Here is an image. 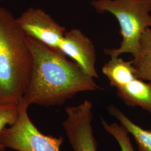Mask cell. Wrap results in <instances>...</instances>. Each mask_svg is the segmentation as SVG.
<instances>
[{"instance_id": "cell-8", "label": "cell", "mask_w": 151, "mask_h": 151, "mask_svg": "<svg viewBox=\"0 0 151 151\" xmlns=\"http://www.w3.org/2000/svg\"><path fill=\"white\" fill-rule=\"evenodd\" d=\"M116 95L127 105L140 107L151 113V83L135 77L116 88Z\"/></svg>"}, {"instance_id": "cell-4", "label": "cell", "mask_w": 151, "mask_h": 151, "mask_svg": "<svg viewBox=\"0 0 151 151\" xmlns=\"http://www.w3.org/2000/svg\"><path fill=\"white\" fill-rule=\"evenodd\" d=\"M18 105L17 119L14 124L2 131L0 143L5 148L17 151H60L63 137L43 134L29 118V106L22 101Z\"/></svg>"}, {"instance_id": "cell-5", "label": "cell", "mask_w": 151, "mask_h": 151, "mask_svg": "<svg viewBox=\"0 0 151 151\" xmlns=\"http://www.w3.org/2000/svg\"><path fill=\"white\" fill-rule=\"evenodd\" d=\"M92 108L91 101L85 100L78 105L65 109L66 117L62 126L73 151H97L92 125Z\"/></svg>"}, {"instance_id": "cell-9", "label": "cell", "mask_w": 151, "mask_h": 151, "mask_svg": "<svg viewBox=\"0 0 151 151\" xmlns=\"http://www.w3.org/2000/svg\"><path fill=\"white\" fill-rule=\"evenodd\" d=\"M108 113L114 117L128 133L133 137L138 151H151V131L142 128L130 119L119 108L113 104L107 106Z\"/></svg>"}, {"instance_id": "cell-3", "label": "cell", "mask_w": 151, "mask_h": 151, "mask_svg": "<svg viewBox=\"0 0 151 151\" xmlns=\"http://www.w3.org/2000/svg\"><path fill=\"white\" fill-rule=\"evenodd\" d=\"M91 4L98 13H110L119 22L120 46L105 49L104 52L111 58L125 53L134 57L139 52L143 33L151 28V0H93Z\"/></svg>"}, {"instance_id": "cell-12", "label": "cell", "mask_w": 151, "mask_h": 151, "mask_svg": "<svg viewBox=\"0 0 151 151\" xmlns=\"http://www.w3.org/2000/svg\"><path fill=\"white\" fill-rule=\"evenodd\" d=\"M101 125L104 129L111 135L119 145L121 151H135L131 142L128 132L124 127L116 123H108L102 118Z\"/></svg>"}, {"instance_id": "cell-6", "label": "cell", "mask_w": 151, "mask_h": 151, "mask_svg": "<svg viewBox=\"0 0 151 151\" xmlns=\"http://www.w3.org/2000/svg\"><path fill=\"white\" fill-rule=\"evenodd\" d=\"M16 22L27 37L60 50V45L66 32L65 28L45 11L30 7L16 18Z\"/></svg>"}, {"instance_id": "cell-13", "label": "cell", "mask_w": 151, "mask_h": 151, "mask_svg": "<svg viewBox=\"0 0 151 151\" xmlns=\"http://www.w3.org/2000/svg\"><path fill=\"white\" fill-rule=\"evenodd\" d=\"M19 114L18 104L10 101H0V134L7 125H12L16 122ZM6 148L0 143V151Z\"/></svg>"}, {"instance_id": "cell-11", "label": "cell", "mask_w": 151, "mask_h": 151, "mask_svg": "<svg viewBox=\"0 0 151 151\" xmlns=\"http://www.w3.org/2000/svg\"><path fill=\"white\" fill-rule=\"evenodd\" d=\"M132 60L136 77L151 83V28L143 33L139 52Z\"/></svg>"}, {"instance_id": "cell-2", "label": "cell", "mask_w": 151, "mask_h": 151, "mask_svg": "<svg viewBox=\"0 0 151 151\" xmlns=\"http://www.w3.org/2000/svg\"><path fill=\"white\" fill-rule=\"evenodd\" d=\"M32 65L27 37L11 12L0 6V101H22Z\"/></svg>"}, {"instance_id": "cell-7", "label": "cell", "mask_w": 151, "mask_h": 151, "mask_svg": "<svg viewBox=\"0 0 151 151\" xmlns=\"http://www.w3.org/2000/svg\"><path fill=\"white\" fill-rule=\"evenodd\" d=\"M59 50L75 62L86 75L93 78L99 77L95 46L91 39L80 29H72L65 32Z\"/></svg>"}, {"instance_id": "cell-10", "label": "cell", "mask_w": 151, "mask_h": 151, "mask_svg": "<svg viewBox=\"0 0 151 151\" xmlns=\"http://www.w3.org/2000/svg\"><path fill=\"white\" fill-rule=\"evenodd\" d=\"M102 72L115 88L137 77L132 60L126 61L119 57L111 58L103 65Z\"/></svg>"}, {"instance_id": "cell-1", "label": "cell", "mask_w": 151, "mask_h": 151, "mask_svg": "<svg viewBox=\"0 0 151 151\" xmlns=\"http://www.w3.org/2000/svg\"><path fill=\"white\" fill-rule=\"evenodd\" d=\"M32 65L22 102L50 107L60 106L76 95L101 89L75 62L60 50L27 37Z\"/></svg>"}, {"instance_id": "cell-14", "label": "cell", "mask_w": 151, "mask_h": 151, "mask_svg": "<svg viewBox=\"0 0 151 151\" xmlns=\"http://www.w3.org/2000/svg\"><path fill=\"white\" fill-rule=\"evenodd\" d=\"M0 1H1V0H0Z\"/></svg>"}]
</instances>
